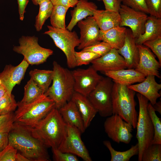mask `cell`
Wrapping results in <instances>:
<instances>
[{"label":"cell","instance_id":"1","mask_svg":"<svg viewBox=\"0 0 161 161\" xmlns=\"http://www.w3.org/2000/svg\"><path fill=\"white\" fill-rule=\"evenodd\" d=\"M9 144L30 161H49L46 147L35 137L28 128L14 122L8 133Z\"/></svg>","mask_w":161,"mask_h":161},{"label":"cell","instance_id":"2","mask_svg":"<svg viewBox=\"0 0 161 161\" xmlns=\"http://www.w3.org/2000/svg\"><path fill=\"white\" fill-rule=\"evenodd\" d=\"M27 127L47 148H58L66 134L67 124L55 107L34 126Z\"/></svg>","mask_w":161,"mask_h":161},{"label":"cell","instance_id":"3","mask_svg":"<svg viewBox=\"0 0 161 161\" xmlns=\"http://www.w3.org/2000/svg\"><path fill=\"white\" fill-rule=\"evenodd\" d=\"M52 84L44 94L52 100L58 109L70 101L75 92L71 71L57 62L53 63Z\"/></svg>","mask_w":161,"mask_h":161},{"label":"cell","instance_id":"4","mask_svg":"<svg viewBox=\"0 0 161 161\" xmlns=\"http://www.w3.org/2000/svg\"><path fill=\"white\" fill-rule=\"evenodd\" d=\"M134 91L128 86L114 82L112 92V114L119 116L136 128L138 114L136 109Z\"/></svg>","mask_w":161,"mask_h":161},{"label":"cell","instance_id":"5","mask_svg":"<svg viewBox=\"0 0 161 161\" xmlns=\"http://www.w3.org/2000/svg\"><path fill=\"white\" fill-rule=\"evenodd\" d=\"M17 105L14 122L28 127L34 126L55 107L54 101L44 94L30 103Z\"/></svg>","mask_w":161,"mask_h":161},{"label":"cell","instance_id":"6","mask_svg":"<svg viewBox=\"0 0 161 161\" xmlns=\"http://www.w3.org/2000/svg\"><path fill=\"white\" fill-rule=\"evenodd\" d=\"M137 96L139 104V112L136 127V137L138 146V160L142 161L144 151L152 144L154 131L153 123L148 110V100L137 93Z\"/></svg>","mask_w":161,"mask_h":161},{"label":"cell","instance_id":"7","mask_svg":"<svg viewBox=\"0 0 161 161\" xmlns=\"http://www.w3.org/2000/svg\"><path fill=\"white\" fill-rule=\"evenodd\" d=\"M48 30L44 33L53 40L55 46L65 54L68 67L72 69L76 67L74 53L75 48L80 44L79 38L75 31L47 26Z\"/></svg>","mask_w":161,"mask_h":161},{"label":"cell","instance_id":"8","mask_svg":"<svg viewBox=\"0 0 161 161\" xmlns=\"http://www.w3.org/2000/svg\"><path fill=\"white\" fill-rule=\"evenodd\" d=\"M19 45L13 47V50L23 55L24 58L31 65L44 63L53 53L52 50L41 46L38 38L35 36H22L19 39Z\"/></svg>","mask_w":161,"mask_h":161},{"label":"cell","instance_id":"9","mask_svg":"<svg viewBox=\"0 0 161 161\" xmlns=\"http://www.w3.org/2000/svg\"><path fill=\"white\" fill-rule=\"evenodd\" d=\"M113 84L110 78L103 77L87 97L97 112L103 117L112 114V92Z\"/></svg>","mask_w":161,"mask_h":161},{"label":"cell","instance_id":"10","mask_svg":"<svg viewBox=\"0 0 161 161\" xmlns=\"http://www.w3.org/2000/svg\"><path fill=\"white\" fill-rule=\"evenodd\" d=\"M104 127L108 136L117 143L129 144L132 137V126L117 114L108 117L104 122Z\"/></svg>","mask_w":161,"mask_h":161},{"label":"cell","instance_id":"11","mask_svg":"<svg viewBox=\"0 0 161 161\" xmlns=\"http://www.w3.org/2000/svg\"><path fill=\"white\" fill-rule=\"evenodd\" d=\"M81 131L75 126L67 124L66 135L58 149L81 158L85 161H91L89 152L81 137Z\"/></svg>","mask_w":161,"mask_h":161},{"label":"cell","instance_id":"12","mask_svg":"<svg viewBox=\"0 0 161 161\" xmlns=\"http://www.w3.org/2000/svg\"><path fill=\"white\" fill-rule=\"evenodd\" d=\"M74 81L75 92L88 97L103 77L92 66L86 69L71 71Z\"/></svg>","mask_w":161,"mask_h":161},{"label":"cell","instance_id":"13","mask_svg":"<svg viewBox=\"0 0 161 161\" xmlns=\"http://www.w3.org/2000/svg\"><path fill=\"white\" fill-rule=\"evenodd\" d=\"M121 21L120 26L130 28L135 39L145 31V24L148 16L142 11H137L123 4L119 10Z\"/></svg>","mask_w":161,"mask_h":161},{"label":"cell","instance_id":"14","mask_svg":"<svg viewBox=\"0 0 161 161\" xmlns=\"http://www.w3.org/2000/svg\"><path fill=\"white\" fill-rule=\"evenodd\" d=\"M91 63L92 66L97 72L103 73L127 68L124 58L117 50L114 48L104 55L94 60Z\"/></svg>","mask_w":161,"mask_h":161},{"label":"cell","instance_id":"15","mask_svg":"<svg viewBox=\"0 0 161 161\" xmlns=\"http://www.w3.org/2000/svg\"><path fill=\"white\" fill-rule=\"evenodd\" d=\"M29 64L24 58L18 65H7L0 73V80L7 91L11 93L14 87L23 79Z\"/></svg>","mask_w":161,"mask_h":161},{"label":"cell","instance_id":"16","mask_svg":"<svg viewBox=\"0 0 161 161\" xmlns=\"http://www.w3.org/2000/svg\"><path fill=\"white\" fill-rule=\"evenodd\" d=\"M80 30V44L78 49L83 48L100 41L99 39L100 29L93 16L86 17L78 23Z\"/></svg>","mask_w":161,"mask_h":161},{"label":"cell","instance_id":"17","mask_svg":"<svg viewBox=\"0 0 161 161\" xmlns=\"http://www.w3.org/2000/svg\"><path fill=\"white\" fill-rule=\"evenodd\" d=\"M137 46L139 51V61L134 69L145 77L152 75L160 78L159 70L161 64L149 48L143 44L137 45Z\"/></svg>","mask_w":161,"mask_h":161},{"label":"cell","instance_id":"18","mask_svg":"<svg viewBox=\"0 0 161 161\" xmlns=\"http://www.w3.org/2000/svg\"><path fill=\"white\" fill-rule=\"evenodd\" d=\"M117 50L124 58L127 68L135 69L139 61V51L136 43L135 38L130 29H126L124 43Z\"/></svg>","mask_w":161,"mask_h":161},{"label":"cell","instance_id":"19","mask_svg":"<svg viewBox=\"0 0 161 161\" xmlns=\"http://www.w3.org/2000/svg\"><path fill=\"white\" fill-rule=\"evenodd\" d=\"M155 77L154 75H148L142 82L128 86L143 96L153 105L156 103L157 99L161 96L159 91L161 89V84L157 82Z\"/></svg>","mask_w":161,"mask_h":161},{"label":"cell","instance_id":"20","mask_svg":"<svg viewBox=\"0 0 161 161\" xmlns=\"http://www.w3.org/2000/svg\"><path fill=\"white\" fill-rule=\"evenodd\" d=\"M104 73L107 77L111 78L114 82L128 86L141 82L146 77L133 68L109 71Z\"/></svg>","mask_w":161,"mask_h":161},{"label":"cell","instance_id":"21","mask_svg":"<svg viewBox=\"0 0 161 161\" xmlns=\"http://www.w3.org/2000/svg\"><path fill=\"white\" fill-rule=\"evenodd\" d=\"M64 122L66 124L75 126L81 133L85 129L80 114L74 102L71 99L58 109Z\"/></svg>","mask_w":161,"mask_h":161},{"label":"cell","instance_id":"22","mask_svg":"<svg viewBox=\"0 0 161 161\" xmlns=\"http://www.w3.org/2000/svg\"><path fill=\"white\" fill-rule=\"evenodd\" d=\"M74 9L71 11V19L66 28L71 31L75 26L80 21L87 16H93L97 9L96 4L88 0H78Z\"/></svg>","mask_w":161,"mask_h":161},{"label":"cell","instance_id":"23","mask_svg":"<svg viewBox=\"0 0 161 161\" xmlns=\"http://www.w3.org/2000/svg\"><path fill=\"white\" fill-rule=\"evenodd\" d=\"M71 100L77 106L82 118L84 127L86 129L97 112V111L87 96L75 92Z\"/></svg>","mask_w":161,"mask_h":161},{"label":"cell","instance_id":"24","mask_svg":"<svg viewBox=\"0 0 161 161\" xmlns=\"http://www.w3.org/2000/svg\"><path fill=\"white\" fill-rule=\"evenodd\" d=\"M93 16L100 30L103 31L119 25L121 21L119 12L106 10H97Z\"/></svg>","mask_w":161,"mask_h":161},{"label":"cell","instance_id":"25","mask_svg":"<svg viewBox=\"0 0 161 161\" xmlns=\"http://www.w3.org/2000/svg\"><path fill=\"white\" fill-rule=\"evenodd\" d=\"M126 30L124 27L119 25L106 31L100 30L99 40L108 43L113 48L118 50L124 43Z\"/></svg>","mask_w":161,"mask_h":161},{"label":"cell","instance_id":"26","mask_svg":"<svg viewBox=\"0 0 161 161\" xmlns=\"http://www.w3.org/2000/svg\"><path fill=\"white\" fill-rule=\"evenodd\" d=\"M161 36V18L150 15L145 24L144 32L135 39L137 45H141L145 42Z\"/></svg>","mask_w":161,"mask_h":161},{"label":"cell","instance_id":"27","mask_svg":"<svg viewBox=\"0 0 161 161\" xmlns=\"http://www.w3.org/2000/svg\"><path fill=\"white\" fill-rule=\"evenodd\" d=\"M30 78L43 91L48 90L52 81V70L34 69L29 72Z\"/></svg>","mask_w":161,"mask_h":161},{"label":"cell","instance_id":"28","mask_svg":"<svg viewBox=\"0 0 161 161\" xmlns=\"http://www.w3.org/2000/svg\"><path fill=\"white\" fill-rule=\"evenodd\" d=\"M104 145L108 149L111 155V161H129L133 156L138 155L139 149L137 143L129 149L123 151H118L112 147L108 140L103 141Z\"/></svg>","mask_w":161,"mask_h":161},{"label":"cell","instance_id":"29","mask_svg":"<svg viewBox=\"0 0 161 161\" xmlns=\"http://www.w3.org/2000/svg\"><path fill=\"white\" fill-rule=\"evenodd\" d=\"M44 94L43 91L30 78L24 87V94L21 100L17 105H24L34 101Z\"/></svg>","mask_w":161,"mask_h":161},{"label":"cell","instance_id":"30","mask_svg":"<svg viewBox=\"0 0 161 161\" xmlns=\"http://www.w3.org/2000/svg\"><path fill=\"white\" fill-rule=\"evenodd\" d=\"M38 5L39 10L36 17L35 24L37 31L41 30L46 21L50 17L54 6L50 0H43Z\"/></svg>","mask_w":161,"mask_h":161},{"label":"cell","instance_id":"31","mask_svg":"<svg viewBox=\"0 0 161 161\" xmlns=\"http://www.w3.org/2000/svg\"><path fill=\"white\" fill-rule=\"evenodd\" d=\"M69 8L61 5L53 6L50 17L51 26L58 28L65 29L66 15Z\"/></svg>","mask_w":161,"mask_h":161},{"label":"cell","instance_id":"32","mask_svg":"<svg viewBox=\"0 0 161 161\" xmlns=\"http://www.w3.org/2000/svg\"><path fill=\"white\" fill-rule=\"evenodd\" d=\"M148 110L153 124L154 134L152 144H161V122L157 116L152 105L148 103Z\"/></svg>","mask_w":161,"mask_h":161},{"label":"cell","instance_id":"33","mask_svg":"<svg viewBox=\"0 0 161 161\" xmlns=\"http://www.w3.org/2000/svg\"><path fill=\"white\" fill-rule=\"evenodd\" d=\"M17 105L14 96L7 92L0 98V115L13 112Z\"/></svg>","mask_w":161,"mask_h":161},{"label":"cell","instance_id":"34","mask_svg":"<svg viewBox=\"0 0 161 161\" xmlns=\"http://www.w3.org/2000/svg\"><path fill=\"white\" fill-rule=\"evenodd\" d=\"M161 144H152L144 151L142 161H161Z\"/></svg>","mask_w":161,"mask_h":161},{"label":"cell","instance_id":"35","mask_svg":"<svg viewBox=\"0 0 161 161\" xmlns=\"http://www.w3.org/2000/svg\"><path fill=\"white\" fill-rule=\"evenodd\" d=\"M74 55L77 66L88 65L94 60L100 57L91 51L82 50L80 52L75 51Z\"/></svg>","mask_w":161,"mask_h":161},{"label":"cell","instance_id":"36","mask_svg":"<svg viewBox=\"0 0 161 161\" xmlns=\"http://www.w3.org/2000/svg\"><path fill=\"white\" fill-rule=\"evenodd\" d=\"M113 48L108 43L103 41H100L86 47L82 50L91 51L100 57L106 54Z\"/></svg>","mask_w":161,"mask_h":161},{"label":"cell","instance_id":"37","mask_svg":"<svg viewBox=\"0 0 161 161\" xmlns=\"http://www.w3.org/2000/svg\"><path fill=\"white\" fill-rule=\"evenodd\" d=\"M14 117L13 112L0 115V133L10 132L14 122Z\"/></svg>","mask_w":161,"mask_h":161},{"label":"cell","instance_id":"38","mask_svg":"<svg viewBox=\"0 0 161 161\" xmlns=\"http://www.w3.org/2000/svg\"><path fill=\"white\" fill-rule=\"evenodd\" d=\"M143 44L152 50L161 64V36L153 40L147 41Z\"/></svg>","mask_w":161,"mask_h":161},{"label":"cell","instance_id":"39","mask_svg":"<svg viewBox=\"0 0 161 161\" xmlns=\"http://www.w3.org/2000/svg\"><path fill=\"white\" fill-rule=\"evenodd\" d=\"M150 15L161 18V0H145Z\"/></svg>","mask_w":161,"mask_h":161},{"label":"cell","instance_id":"40","mask_svg":"<svg viewBox=\"0 0 161 161\" xmlns=\"http://www.w3.org/2000/svg\"><path fill=\"white\" fill-rule=\"evenodd\" d=\"M53 160L56 161H78L77 156L74 154L63 152L58 148H52Z\"/></svg>","mask_w":161,"mask_h":161},{"label":"cell","instance_id":"41","mask_svg":"<svg viewBox=\"0 0 161 161\" xmlns=\"http://www.w3.org/2000/svg\"><path fill=\"white\" fill-rule=\"evenodd\" d=\"M123 4L149 14L145 0H121Z\"/></svg>","mask_w":161,"mask_h":161},{"label":"cell","instance_id":"42","mask_svg":"<svg viewBox=\"0 0 161 161\" xmlns=\"http://www.w3.org/2000/svg\"><path fill=\"white\" fill-rule=\"evenodd\" d=\"M17 150L9 144L0 152V161H16V156Z\"/></svg>","mask_w":161,"mask_h":161},{"label":"cell","instance_id":"43","mask_svg":"<svg viewBox=\"0 0 161 161\" xmlns=\"http://www.w3.org/2000/svg\"><path fill=\"white\" fill-rule=\"evenodd\" d=\"M102 0L104 4L105 10L119 12L121 3V0Z\"/></svg>","mask_w":161,"mask_h":161},{"label":"cell","instance_id":"44","mask_svg":"<svg viewBox=\"0 0 161 161\" xmlns=\"http://www.w3.org/2000/svg\"><path fill=\"white\" fill-rule=\"evenodd\" d=\"M53 5H61L69 8L74 7L77 4L78 0H50Z\"/></svg>","mask_w":161,"mask_h":161},{"label":"cell","instance_id":"45","mask_svg":"<svg viewBox=\"0 0 161 161\" xmlns=\"http://www.w3.org/2000/svg\"><path fill=\"white\" fill-rule=\"evenodd\" d=\"M17 1L19 19L20 20L23 21L24 18L25 9L28 3L29 0H17Z\"/></svg>","mask_w":161,"mask_h":161},{"label":"cell","instance_id":"46","mask_svg":"<svg viewBox=\"0 0 161 161\" xmlns=\"http://www.w3.org/2000/svg\"><path fill=\"white\" fill-rule=\"evenodd\" d=\"M8 133V132L0 133V152L9 144Z\"/></svg>","mask_w":161,"mask_h":161},{"label":"cell","instance_id":"47","mask_svg":"<svg viewBox=\"0 0 161 161\" xmlns=\"http://www.w3.org/2000/svg\"><path fill=\"white\" fill-rule=\"evenodd\" d=\"M16 161H30L20 153L17 152L16 156Z\"/></svg>","mask_w":161,"mask_h":161},{"label":"cell","instance_id":"48","mask_svg":"<svg viewBox=\"0 0 161 161\" xmlns=\"http://www.w3.org/2000/svg\"><path fill=\"white\" fill-rule=\"evenodd\" d=\"M153 107L155 111H157L161 114V102L159 101L153 105Z\"/></svg>","mask_w":161,"mask_h":161},{"label":"cell","instance_id":"49","mask_svg":"<svg viewBox=\"0 0 161 161\" xmlns=\"http://www.w3.org/2000/svg\"><path fill=\"white\" fill-rule=\"evenodd\" d=\"M7 92H8L5 86L1 83H0V98Z\"/></svg>","mask_w":161,"mask_h":161},{"label":"cell","instance_id":"50","mask_svg":"<svg viewBox=\"0 0 161 161\" xmlns=\"http://www.w3.org/2000/svg\"><path fill=\"white\" fill-rule=\"evenodd\" d=\"M33 3L35 5H38L39 3L43 0H32Z\"/></svg>","mask_w":161,"mask_h":161},{"label":"cell","instance_id":"51","mask_svg":"<svg viewBox=\"0 0 161 161\" xmlns=\"http://www.w3.org/2000/svg\"><path fill=\"white\" fill-rule=\"evenodd\" d=\"M0 83H1L0 80Z\"/></svg>","mask_w":161,"mask_h":161}]
</instances>
